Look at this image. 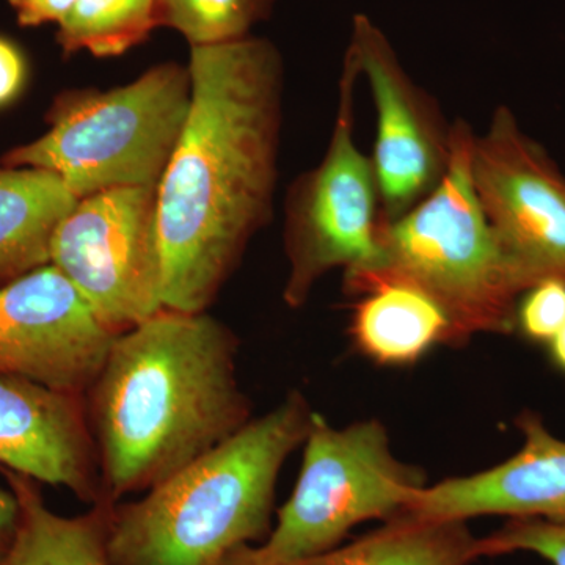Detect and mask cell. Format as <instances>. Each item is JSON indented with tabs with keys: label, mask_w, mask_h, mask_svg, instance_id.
I'll use <instances>...</instances> for the list:
<instances>
[{
	"label": "cell",
	"mask_w": 565,
	"mask_h": 565,
	"mask_svg": "<svg viewBox=\"0 0 565 565\" xmlns=\"http://www.w3.org/2000/svg\"><path fill=\"white\" fill-rule=\"evenodd\" d=\"M192 103L158 188L163 308L202 313L273 214L282 65L270 41L191 47Z\"/></svg>",
	"instance_id": "obj_1"
},
{
	"label": "cell",
	"mask_w": 565,
	"mask_h": 565,
	"mask_svg": "<svg viewBox=\"0 0 565 565\" xmlns=\"http://www.w3.org/2000/svg\"><path fill=\"white\" fill-rule=\"evenodd\" d=\"M237 348L207 311L163 308L115 337L84 396L103 500L148 492L250 422Z\"/></svg>",
	"instance_id": "obj_2"
},
{
	"label": "cell",
	"mask_w": 565,
	"mask_h": 565,
	"mask_svg": "<svg viewBox=\"0 0 565 565\" xmlns=\"http://www.w3.org/2000/svg\"><path fill=\"white\" fill-rule=\"evenodd\" d=\"M311 415L302 394H288L140 500L115 504L110 565H223L266 539L282 463L303 445Z\"/></svg>",
	"instance_id": "obj_3"
},
{
	"label": "cell",
	"mask_w": 565,
	"mask_h": 565,
	"mask_svg": "<svg viewBox=\"0 0 565 565\" xmlns=\"http://www.w3.org/2000/svg\"><path fill=\"white\" fill-rule=\"evenodd\" d=\"M475 132L457 120L444 181L414 210L379 226L377 259L345 274L349 292L404 282L430 297L451 322L452 341L473 333H509L522 292L484 217L471 180Z\"/></svg>",
	"instance_id": "obj_4"
},
{
	"label": "cell",
	"mask_w": 565,
	"mask_h": 565,
	"mask_svg": "<svg viewBox=\"0 0 565 565\" xmlns=\"http://www.w3.org/2000/svg\"><path fill=\"white\" fill-rule=\"evenodd\" d=\"M191 103V71L174 62L111 90H65L46 111L47 131L11 148L0 166L55 173L79 200L111 189H158Z\"/></svg>",
	"instance_id": "obj_5"
},
{
	"label": "cell",
	"mask_w": 565,
	"mask_h": 565,
	"mask_svg": "<svg viewBox=\"0 0 565 565\" xmlns=\"http://www.w3.org/2000/svg\"><path fill=\"white\" fill-rule=\"evenodd\" d=\"M423 478L396 459L377 419L333 427L311 415L303 462L277 526L262 545L233 553L223 565H281L321 555L353 526L403 514Z\"/></svg>",
	"instance_id": "obj_6"
},
{
	"label": "cell",
	"mask_w": 565,
	"mask_h": 565,
	"mask_svg": "<svg viewBox=\"0 0 565 565\" xmlns=\"http://www.w3.org/2000/svg\"><path fill=\"white\" fill-rule=\"evenodd\" d=\"M359 62L345 54L337 121L321 163L300 174L285 202V248L289 262L285 302L302 307L319 278L344 267L366 269L377 259L381 195L373 159L355 141Z\"/></svg>",
	"instance_id": "obj_7"
},
{
	"label": "cell",
	"mask_w": 565,
	"mask_h": 565,
	"mask_svg": "<svg viewBox=\"0 0 565 565\" xmlns=\"http://www.w3.org/2000/svg\"><path fill=\"white\" fill-rule=\"evenodd\" d=\"M51 264L115 333L159 313L158 189H111L81 199L55 232Z\"/></svg>",
	"instance_id": "obj_8"
},
{
	"label": "cell",
	"mask_w": 565,
	"mask_h": 565,
	"mask_svg": "<svg viewBox=\"0 0 565 565\" xmlns=\"http://www.w3.org/2000/svg\"><path fill=\"white\" fill-rule=\"evenodd\" d=\"M471 180L516 285L565 282V177L508 107L475 137Z\"/></svg>",
	"instance_id": "obj_9"
},
{
	"label": "cell",
	"mask_w": 565,
	"mask_h": 565,
	"mask_svg": "<svg viewBox=\"0 0 565 565\" xmlns=\"http://www.w3.org/2000/svg\"><path fill=\"white\" fill-rule=\"evenodd\" d=\"M351 47L370 82L377 111L373 156L379 226L403 217L444 181L451 162V128L437 102L411 79L384 33L356 14Z\"/></svg>",
	"instance_id": "obj_10"
},
{
	"label": "cell",
	"mask_w": 565,
	"mask_h": 565,
	"mask_svg": "<svg viewBox=\"0 0 565 565\" xmlns=\"http://www.w3.org/2000/svg\"><path fill=\"white\" fill-rule=\"evenodd\" d=\"M117 334L52 264L0 286V375L85 396Z\"/></svg>",
	"instance_id": "obj_11"
},
{
	"label": "cell",
	"mask_w": 565,
	"mask_h": 565,
	"mask_svg": "<svg viewBox=\"0 0 565 565\" xmlns=\"http://www.w3.org/2000/svg\"><path fill=\"white\" fill-rule=\"evenodd\" d=\"M0 467L63 487L84 503L102 501L85 397L0 375Z\"/></svg>",
	"instance_id": "obj_12"
},
{
	"label": "cell",
	"mask_w": 565,
	"mask_h": 565,
	"mask_svg": "<svg viewBox=\"0 0 565 565\" xmlns=\"http://www.w3.org/2000/svg\"><path fill=\"white\" fill-rule=\"evenodd\" d=\"M522 449L489 470L422 487L399 515L438 522L475 516L565 519V440L534 414L519 418Z\"/></svg>",
	"instance_id": "obj_13"
},
{
	"label": "cell",
	"mask_w": 565,
	"mask_h": 565,
	"mask_svg": "<svg viewBox=\"0 0 565 565\" xmlns=\"http://www.w3.org/2000/svg\"><path fill=\"white\" fill-rule=\"evenodd\" d=\"M17 497V533L0 565H110L107 541L114 501L102 500L85 514L63 516L47 508L35 479L0 467Z\"/></svg>",
	"instance_id": "obj_14"
},
{
	"label": "cell",
	"mask_w": 565,
	"mask_h": 565,
	"mask_svg": "<svg viewBox=\"0 0 565 565\" xmlns=\"http://www.w3.org/2000/svg\"><path fill=\"white\" fill-rule=\"evenodd\" d=\"M77 202L55 173L0 166V286L51 264L55 232Z\"/></svg>",
	"instance_id": "obj_15"
},
{
	"label": "cell",
	"mask_w": 565,
	"mask_h": 565,
	"mask_svg": "<svg viewBox=\"0 0 565 565\" xmlns=\"http://www.w3.org/2000/svg\"><path fill=\"white\" fill-rule=\"evenodd\" d=\"M352 319V338L381 364L415 363L441 341H452L451 322L427 294L404 282L371 286Z\"/></svg>",
	"instance_id": "obj_16"
},
{
	"label": "cell",
	"mask_w": 565,
	"mask_h": 565,
	"mask_svg": "<svg viewBox=\"0 0 565 565\" xmlns=\"http://www.w3.org/2000/svg\"><path fill=\"white\" fill-rule=\"evenodd\" d=\"M479 557L481 539L467 522L397 515L352 544L281 565H470Z\"/></svg>",
	"instance_id": "obj_17"
},
{
	"label": "cell",
	"mask_w": 565,
	"mask_h": 565,
	"mask_svg": "<svg viewBox=\"0 0 565 565\" xmlns=\"http://www.w3.org/2000/svg\"><path fill=\"white\" fill-rule=\"evenodd\" d=\"M65 57L81 51L95 57H117L139 46L159 25L158 0H77L57 24Z\"/></svg>",
	"instance_id": "obj_18"
},
{
	"label": "cell",
	"mask_w": 565,
	"mask_h": 565,
	"mask_svg": "<svg viewBox=\"0 0 565 565\" xmlns=\"http://www.w3.org/2000/svg\"><path fill=\"white\" fill-rule=\"evenodd\" d=\"M159 25L174 29L191 47L217 46L247 39L266 20L275 0H158Z\"/></svg>",
	"instance_id": "obj_19"
},
{
	"label": "cell",
	"mask_w": 565,
	"mask_h": 565,
	"mask_svg": "<svg viewBox=\"0 0 565 565\" xmlns=\"http://www.w3.org/2000/svg\"><path fill=\"white\" fill-rule=\"evenodd\" d=\"M481 548L482 556L527 552L552 565H565V519H509L500 530L481 537Z\"/></svg>",
	"instance_id": "obj_20"
},
{
	"label": "cell",
	"mask_w": 565,
	"mask_h": 565,
	"mask_svg": "<svg viewBox=\"0 0 565 565\" xmlns=\"http://www.w3.org/2000/svg\"><path fill=\"white\" fill-rule=\"evenodd\" d=\"M515 326L537 343H550L565 326V282L546 280L525 292L516 307Z\"/></svg>",
	"instance_id": "obj_21"
},
{
	"label": "cell",
	"mask_w": 565,
	"mask_h": 565,
	"mask_svg": "<svg viewBox=\"0 0 565 565\" xmlns=\"http://www.w3.org/2000/svg\"><path fill=\"white\" fill-rule=\"evenodd\" d=\"M28 81V62L13 41L0 36V109L21 95Z\"/></svg>",
	"instance_id": "obj_22"
},
{
	"label": "cell",
	"mask_w": 565,
	"mask_h": 565,
	"mask_svg": "<svg viewBox=\"0 0 565 565\" xmlns=\"http://www.w3.org/2000/svg\"><path fill=\"white\" fill-rule=\"evenodd\" d=\"M77 0H9L21 28L61 24Z\"/></svg>",
	"instance_id": "obj_23"
},
{
	"label": "cell",
	"mask_w": 565,
	"mask_h": 565,
	"mask_svg": "<svg viewBox=\"0 0 565 565\" xmlns=\"http://www.w3.org/2000/svg\"><path fill=\"white\" fill-rule=\"evenodd\" d=\"M18 520H20V505L10 487H0V557L7 550L17 533Z\"/></svg>",
	"instance_id": "obj_24"
},
{
	"label": "cell",
	"mask_w": 565,
	"mask_h": 565,
	"mask_svg": "<svg viewBox=\"0 0 565 565\" xmlns=\"http://www.w3.org/2000/svg\"><path fill=\"white\" fill-rule=\"evenodd\" d=\"M548 345L553 363L565 373V326L556 333V337L550 341Z\"/></svg>",
	"instance_id": "obj_25"
}]
</instances>
